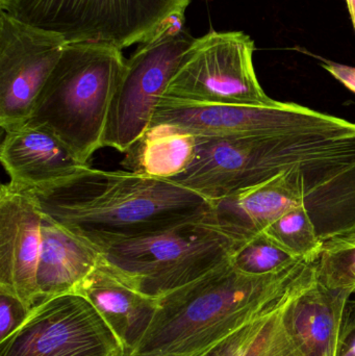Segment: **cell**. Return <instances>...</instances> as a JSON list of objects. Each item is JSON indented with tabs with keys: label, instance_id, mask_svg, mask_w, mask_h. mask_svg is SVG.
Listing matches in <instances>:
<instances>
[{
	"label": "cell",
	"instance_id": "6da1fadb",
	"mask_svg": "<svg viewBox=\"0 0 355 356\" xmlns=\"http://www.w3.org/2000/svg\"><path fill=\"white\" fill-rule=\"evenodd\" d=\"M318 257H300L263 275L244 273L231 259L158 298L147 332L126 356H202L248 326L290 307L317 282Z\"/></svg>",
	"mask_w": 355,
	"mask_h": 356
},
{
	"label": "cell",
	"instance_id": "7a4b0ae2",
	"mask_svg": "<svg viewBox=\"0 0 355 356\" xmlns=\"http://www.w3.org/2000/svg\"><path fill=\"white\" fill-rule=\"evenodd\" d=\"M43 215L98 251L202 219L212 203L169 180L85 167L27 191Z\"/></svg>",
	"mask_w": 355,
	"mask_h": 356
},
{
	"label": "cell",
	"instance_id": "3957f363",
	"mask_svg": "<svg viewBox=\"0 0 355 356\" xmlns=\"http://www.w3.org/2000/svg\"><path fill=\"white\" fill-rule=\"evenodd\" d=\"M355 165V129L249 138H197L187 170L169 181L210 202L299 166Z\"/></svg>",
	"mask_w": 355,
	"mask_h": 356
},
{
	"label": "cell",
	"instance_id": "277c9868",
	"mask_svg": "<svg viewBox=\"0 0 355 356\" xmlns=\"http://www.w3.org/2000/svg\"><path fill=\"white\" fill-rule=\"evenodd\" d=\"M125 66L116 46L67 44L23 125L51 134L88 165L102 147L108 108Z\"/></svg>",
	"mask_w": 355,
	"mask_h": 356
},
{
	"label": "cell",
	"instance_id": "5b68a950",
	"mask_svg": "<svg viewBox=\"0 0 355 356\" xmlns=\"http://www.w3.org/2000/svg\"><path fill=\"white\" fill-rule=\"evenodd\" d=\"M246 241L208 216L99 250L100 261L138 292L160 298L231 259Z\"/></svg>",
	"mask_w": 355,
	"mask_h": 356
},
{
	"label": "cell",
	"instance_id": "8992f818",
	"mask_svg": "<svg viewBox=\"0 0 355 356\" xmlns=\"http://www.w3.org/2000/svg\"><path fill=\"white\" fill-rule=\"evenodd\" d=\"M192 0H2L0 10L56 33L67 43L95 42L123 49L147 41Z\"/></svg>",
	"mask_w": 355,
	"mask_h": 356
},
{
	"label": "cell",
	"instance_id": "52a82bcc",
	"mask_svg": "<svg viewBox=\"0 0 355 356\" xmlns=\"http://www.w3.org/2000/svg\"><path fill=\"white\" fill-rule=\"evenodd\" d=\"M185 14L166 19L126 60L108 108L102 147L129 152L149 129L158 99L195 40L185 31Z\"/></svg>",
	"mask_w": 355,
	"mask_h": 356
},
{
	"label": "cell",
	"instance_id": "ba28073f",
	"mask_svg": "<svg viewBox=\"0 0 355 356\" xmlns=\"http://www.w3.org/2000/svg\"><path fill=\"white\" fill-rule=\"evenodd\" d=\"M256 44L243 31H217L193 41L164 95L185 102L226 106H265L267 95L254 64Z\"/></svg>",
	"mask_w": 355,
	"mask_h": 356
},
{
	"label": "cell",
	"instance_id": "9c48e42d",
	"mask_svg": "<svg viewBox=\"0 0 355 356\" xmlns=\"http://www.w3.org/2000/svg\"><path fill=\"white\" fill-rule=\"evenodd\" d=\"M169 124L196 138H249L348 131L355 122L294 102L265 106L200 104L162 96L150 127Z\"/></svg>",
	"mask_w": 355,
	"mask_h": 356
},
{
	"label": "cell",
	"instance_id": "30bf717a",
	"mask_svg": "<svg viewBox=\"0 0 355 356\" xmlns=\"http://www.w3.org/2000/svg\"><path fill=\"white\" fill-rule=\"evenodd\" d=\"M125 353L87 298L67 293L38 303L0 343V356H116Z\"/></svg>",
	"mask_w": 355,
	"mask_h": 356
},
{
	"label": "cell",
	"instance_id": "8fae6325",
	"mask_svg": "<svg viewBox=\"0 0 355 356\" xmlns=\"http://www.w3.org/2000/svg\"><path fill=\"white\" fill-rule=\"evenodd\" d=\"M67 42L0 10V125L4 131L26 122Z\"/></svg>",
	"mask_w": 355,
	"mask_h": 356
},
{
	"label": "cell",
	"instance_id": "7c38bea8",
	"mask_svg": "<svg viewBox=\"0 0 355 356\" xmlns=\"http://www.w3.org/2000/svg\"><path fill=\"white\" fill-rule=\"evenodd\" d=\"M43 213L27 191L8 182L0 188V291L31 311L40 303L37 284Z\"/></svg>",
	"mask_w": 355,
	"mask_h": 356
},
{
	"label": "cell",
	"instance_id": "4fadbf2b",
	"mask_svg": "<svg viewBox=\"0 0 355 356\" xmlns=\"http://www.w3.org/2000/svg\"><path fill=\"white\" fill-rule=\"evenodd\" d=\"M0 161L10 184L24 191L54 184L88 167L58 138L28 125L6 131Z\"/></svg>",
	"mask_w": 355,
	"mask_h": 356
},
{
	"label": "cell",
	"instance_id": "5bb4252c",
	"mask_svg": "<svg viewBox=\"0 0 355 356\" xmlns=\"http://www.w3.org/2000/svg\"><path fill=\"white\" fill-rule=\"evenodd\" d=\"M75 293L95 307L129 355L147 332L158 298L146 296L123 282L101 261L81 282Z\"/></svg>",
	"mask_w": 355,
	"mask_h": 356
},
{
	"label": "cell",
	"instance_id": "9a60e30c",
	"mask_svg": "<svg viewBox=\"0 0 355 356\" xmlns=\"http://www.w3.org/2000/svg\"><path fill=\"white\" fill-rule=\"evenodd\" d=\"M99 263L97 249L43 215L37 271L40 302L75 292Z\"/></svg>",
	"mask_w": 355,
	"mask_h": 356
},
{
	"label": "cell",
	"instance_id": "2e32d148",
	"mask_svg": "<svg viewBox=\"0 0 355 356\" xmlns=\"http://www.w3.org/2000/svg\"><path fill=\"white\" fill-rule=\"evenodd\" d=\"M350 294L327 290L317 282L291 307L298 341L310 356H341L344 312Z\"/></svg>",
	"mask_w": 355,
	"mask_h": 356
},
{
	"label": "cell",
	"instance_id": "e0dca14e",
	"mask_svg": "<svg viewBox=\"0 0 355 356\" xmlns=\"http://www.w3.org/2000/svg\"><path fill=\"white\" fill-rule=\"evenodd\" d=\"M197 138L177 127H149L135 144V172L170 180L187 170L195 156Z\"/></svg>",
	"mask_w": 355,
	"mask_h": 356
},
{
	"label": "cell",
	"instance_id": "ac0fdd59",
	"mask_svg": "<svg viewBox=\"0 0 355 356\" xmlns=\"http://www.w3.org/2000/svg\"><path fill=\"white\" fill-rule=\"evenodd\" d=\"M293 305L248 326L202 356H310L292 326Z\"/></svg>",
	"mask_w": 355,
	"mask_h": 356
},
{
	"label": "cell",
	"instance_id": "d6986e66",
	"mask_svg": "<svg viewBox=\"0 0 355 356\" xmlns=\"http://www.w3.org/2000/svg\"><path fill=\"white\" fill-rule=\"evenodd\" d=\"M263 234L294 257H319L324 242L304 207L292 209L275 220Z\"/></svg>",
	"mask_w": 355,
	"mask_h": 356
},
{
	"label": "cell",
	"instance_id": "ffe728a7",
	"mask_svg": "<svg viewBox=\"0 0 355 356\" xmlns=\"http://www.w3.org/2000/svg\"><path fill=\"white\" fill-rule=\"evenodd\" d=\"M316 274L319 284L327 290L355 293V234L324 243Z\"/></svg>",
	"mask_w": 355,
	"mask_h": 356
},
{
	"label": "cell",
	"instance_id": "44dd1931",
	"mask_svg": "<svg viewBox=\"0 0 355 356\" xmlns=\"http://www.w3.org/2000/svg\"><path fill=\"white\" fill-rule=\"evenodd\" d=\"M231 259L240 271L252 275H263L279 271L298 259L261 232L248 238L236 250Z\"/></svg>",
	"mask_w": 355,
	"mask_h": 356
},
{
	"label": "cell",
	"instance_id": "7402d4cb",
	"mask_svg": "<svg viewBox=\"0 0 355 356\" xmlns=\"http://www.w3.org/2000/svg\"><path fill=\"white\" fill-rule=\"evenodd\" d=\"M29 312L17 297L0 291V343L25 321Z\"/></svg>",
	"mask_w": 355,
	"mask_h": 356
},
{
	"label": "cell",
	"instance_id": "603a6c76",
	"mask_svg": "<svg viewBox=\"0 0 355 356\" xmlns=\"http://www.w3.org/2000/svg\"><path fill=\"white\" fill-rule=\"evenodd\" d=\"M321 66L329 71L342 85L355 93V67L338 64L331 60H323Z\"/></svg>",
	"mask_w": 355,
	"mask_h": 356
},
{
	"label": "cell",
	"instance_id": "cb8c5ba5",
	"mask_svg": "<svg viewBox=\"0 0 355 356\" xmlns=\"http://www.w3.org/2000/svg\"><path fill=\"white\" fill-rule=\"evenodd\" d=\"M347 3L348 10H349L350 18H352V26H354L355 33V0H345Z\"/></svg>",
	"mask_w": 355,
	"mask_h": 356
},
{
	"label": "cell",
	"instance_id": "d4e9b609",
	"mask_svg": "<svg viewBox=\"0 0 355 356\" xmlns=\"http://www.w3.org/2000/svg\"><path fill=\"white\" fill-rule=\"evenodd\" d=\"M344 356H355V341L354 344L348 348L347 353Z\"/></svg>",
	"mask_w": 355,
	"mask_h": 356
},
{
	"label": "cell",
	"instance_id": "484cf974",
	"mask_svg": "<svg viewBox=\"0 0 355 356\" xmlns=\"http://www.w3.org/2000/svg\"><path fill=\"white\" fill-rule=\"evenodd\" d=\"M126 356V355H125ZM147 356H197L193 355H179V353H167V355H147Z\"/></svg>",
	"mask_w": 355,
	"mask_h": 356
},
{
	"label": "cell",
	"instance_id": "4316f807",
	"mask_svg": "<svg viewBox=\"0 0 355 356\" xmlns=\"http://www.w3.org/2000/svg\"><path fill=\"white\" fill-rule=\"evenodd\" d=\"M116 356H125V353H120V355H116Z\"/></svg>",
	"mask_w": 355,
	"mask_h": 356
},
{
	"label": "cell",
	"instance_id": "83f0119b",
	"mask_svg": "<svg viewBox=\"0 0 355 356\" xmlns=\"http://www.w3.org/2000/svg\"><path fill=\"white\" fill-rule=\"evenodd\" d=\"M0 1H2V0H0Z\"/></svg>",
	"mask_w": 355,
	"mask_h": 356
}]
</instances>
